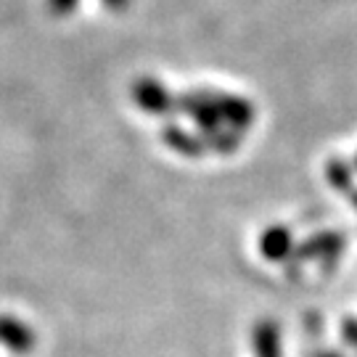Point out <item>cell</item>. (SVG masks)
Wrapping results in <instances>:
<instances>
[{"mask_svg":"<svg viewBox=\"0 0 357 357\" xmlns=\"http://www.w3.org/2000/svg\"><path fill=\"white\" fill-rule=\"evenodd\" d=\"M257 357H281V336L275 323H259L255 328Z\"/></svg>","mask_w":357,"mask_h":357,"instance_id":"4","label":"cell"},{"mask_svg":"<svg viewBox=\"0 0 357 357\" xmlns=\"http://www.w3.org/2000/svg\"><path fill=\"white\" fill-rule=\"evenodd\" d=\"M342 246H344V238L339 236V233H320L315 238H310L299 246V257L305 259V257H333L342 252Z\"/></svg>","mask_w":357,"mask_h":357,"instance_id":"1","label":"cell"},{"mask_svg":"<svg viewBox=\"0 0 357 357\" xmlns=\"http://www.w3.org/2000/svg\"><path fill=\"white\" fill-rule=\"evenodd\" d=\"M326 178H328V183H331L336 191L347 193V196L352 199V204L357 206V188H355V183H352V169H349L344 162L333 159L331 165L326 167Z\"/></svg>","mask_w":357,"mask_h":357,"instance_id":"5","label":"cell"},{"mask_svg":"<svg viewBox=\"0 0 357 357\" xmlns=\"http://www.w3.org/2000/svg\"><path fill=\"white\" fill-rule=\"evenodd\" d=\"M355 165H357V162H355Z\"/></svg>","mask_w":357,"mask_h":357,"instance_id":"8","label":"cell"},{"mask_svg":"<svg viewBox=\"0 0 357 357\" xmlns=\"http://www.w3.org/2000/svg\"><path fill=\"white\" fill-rule=\"evenodd\" d=\"M315 357H342V355H333V352H320V355H315Z\"/></svg>","mask_w":357,"mask_h":357,"instance_id":"7","label":"cell"},{"mask_svg":"<svg viewBox=\"0 0 357 357\" xmlns=\"http://www.w3.org/2000/svg\"><path fill=\"white\" fill-rule=\"evenodd\" d=\"M342 336H344L347 344L357 352V318H344V323H342Z\"/></svg>","mask_w":357,"mask_h":357,"instance_id":"6","label":"cell"},{"mask_svg":"<svg viewBox=\"0 0 357 357\" xmlns=\"http://www.w3.org/2000/svg\"><path fill=\"white\" fill-rule=\"evenodd\" d=\"M0 342L13 352H29L35 339L22 323H16L11 318H0Z\"/></svg>","mask_w":357,"mask_h":357,"instance_id":"2","label":"cell"},{"mask_svg":"<svg viewBox=\"0 0 357 357\" xmlns=\"http://www.w3.org/2000/svg\"><path fill=\"white\" fill-rule=\"evenodd\" d=\"M291 233L286 228H270L265 236H262V255L268 259H286L289 252H291Z\"/></svg>","mask_w":357,"mask_h":357,"instance_id":"3","label":"cell"}]
</instances>
